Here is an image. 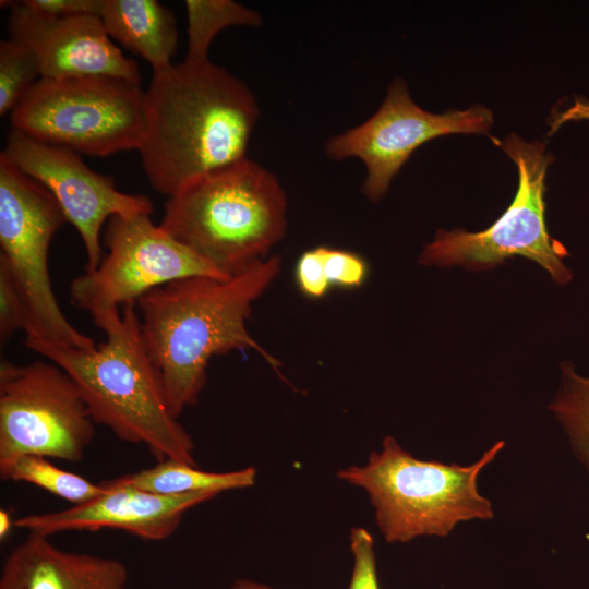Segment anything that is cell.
<instances>
[{
    "mask_svg": "<svg viewBox=\"0 0 589 589\" xmlns=\"http://www.w3.org/2000/svg\"><path fill=\"white\" fill-rule=\"evenodd\" d=\"M149 215L111 216L104 231L108 253L95 269L72 280V304L88 312L93 321L175 280L229 278L155 225Z\"/></svg>",
    "mask_w": 589,
    "mask_h": 589,
    "instance_id": "cell-10",
    "label": "cell"
},
{
    "mask_svg": "<svg viewBox=\"0 0 589 589\" xmlns=\"http://www.w3.org/2000/svg\"><path fill=\"white\" fill-rule=\"evenodd\" d=\"M2 480L27 482L70 502L73 505L86 503L106 489L86 478L55 466L49 458L23 455L0 466Z\"/></svg>",
    "mask_w": 589,
    "mask_h": 589,
    "instance_id": "cell-19",
    "label": "cell"
},
{
    "mask_svg": "<svg viewBox=\"0 0 589 589\" xmlns=\"http://www.w3.org/2000/svg\"><path fill=\"white\" fill-rule=\"evenodd\" d=\"M259 118L249 86L209 60L153 70L137 149L148 182L171 196L247 158Z\"/></svg>",
    "mask_w": 589,
    "mask_h": 589,
    "instance_id": "cell-1",
    "label": "cell"
},
{
    "mask_svg": "<svg viewBox=\"0 0 589 589\" xmlns=\"http://www.w3.org/2000/svg\"><path fill=\"white\" fill-rule=\"evenodd\" d=\"M40 77L34 55L9 38L0 41V115L12 111Z\"/></svg>",
    "mask_w": 589,
    "mask_h": 589,
    "instance_id": "cell-21",
    "label": "cell"
},
{
    "mask_svg": "<svg viewBox=\"0 0 589 589\" xmlns=\"http://www.w3.org/2000/svg\"><path fill=\"white\" fill-rule=\"evenodd\" d=\"M516 164L518 188L507 209L488 229L479 232L440 230L428 243L419 263L471 268H490L514 255L540 264L551 277L564 285L570 271L564 265V245L552 238L545 224V175L552 156L538 141L526 142L516 134L493 140Z\"/></svg>",
    "mask_w": 589,
    "mask_h": 589,
    "instance_id": "cell-7",
    "label": "cell"
},
{
    "mask_svg": "<svg viewBox=\"0 0 589 589\" xmlns=\"http://www.w3.org/2000/svg\"><path fill=\"white\" fill-rule=\"evenodd\" d=\"M67 218L51 193L0 154V256L10 266L31 311L26 338L92 349L96 344L65 317L52 290L48 253Z\"/></svg>",
    "mask_w": 589,
    "mask_h": 589,
    "instance_id": "cell-8",
    "label": "cell"
},
{
    "mask_svg": "<svg viewBox=\"0 0 589 589\" xmlns=\"http://www.w3.org/2000/svg\"><path fill=\"white\" fill-rule=\"evenodd\" d=\"M11 124L34 140L89 156L139 149L145 91L107 75L39 77L11 111Z\"/></svg>",
    "mask_w": 589,
    "mask_h": 589,
    "instance_id": "cell-6",
    "label": "cell"
},
{
    "mask_svg": "<svg viewBox=\"0 0 589 589\" xmlns=\"http://www.w3.org/2000/svg\"><path fill=\"white\" fill-rule=\"evenodd\" d=\"M493 121V112L481 105L444 113L425 111L412 100L407 84L396 79L374 115L332 136L324 149L334 160L360 159L366 169L362 192L370 201L377 202L422 144L454 133L488 134Z\"/></svg>",
    "mask_w": 589,
    "mask_h": 589,
    "instance_id": "cell-11",
    "label": "cell"
},
{
    "mask_svg": "<svg viewBox=\"0 0 589 589\" xmlns=\"http://www.w3.org/2000/svg\"><path fill=\"white\" fill-rule=\"evenodd\" d=\"M159 226L226 277L266 259L287 231L278 179L248 157L168 196Z\"/></svg>",
    "mask_w": 589,
    "mask_h": 589,
    "instance_id": "cell-4",
    "label": "cell"
},
{
    "mask_svg": "<svg viewBox=\"0 0 589 589\" xmlns=\"http://www.w3.org/2000/svg\"><path fill=\"white\" fill-rule=\"evenodd\" d=\"M0 589H132L127 565L118 558L70 552L48 536L28 532L7 555Z\"/></svg>",
    "mask_w": 589,
    "mask_h": 589,
    "instance_id": "cell-15",
    "label": "cell"
},
{
    "mask_svg": "<svg viewBox=\"0 0 589 589\" xmlns=\"http://www.w3.org/2000/svg\"><path fill=\"white\" fill-rule=\"evenodd\" d=\"M294 280L300 292L310 299H321L332 288L323 264L320 247L304 251L294 267Z\"/></svg>",
    "mask_w": 589,
    "mask_h": 589,
    "instance_id": "cell-25",
    "label": "cell"
},
{
    "mask_svg": "<svg viewBox=\"0 0 589 589\" xmlns=\"http://www.w3.org/2000/svg\"><path fill=\"white\" fill-rule=\"evenodd\" d=\"M32 324L27 300L7 261L0 256V342L3 347L13 334L29 332Z\"/></svg>",
    "mask_w": 589,
    "mask_h": 589,
    "instance_id": "cell-22",
    "label": "cell"
},
{
    "mask_svg": "<svg viewBox=\"0 0 589 589\" xmlns=\"http://www.w3.org/2000/svg\"><path fill=\"white\" fill-rule=\"evenodd\" d=\"M353 569L348 589H380L376 576L374 540L364 528H354L350 533Z\"/></svg>",
    "mask_w": 589,
    "mask_h": 589,
    "instance_id": "cell-24",
    "label": "cell"
},
{
    "mask_svg": "<svg viewBox=\"0 0 589 589\" xmlns=\"http://www.w3.org/2000/svg\"><path fill=\"white\" fill-rule=\"evenodd\" d=\"M256 471L252 467L228 472H208L175 459H164L140 471L118 477L125 484L156 494L177 495L192 492L250 488Z\"/></svg>",
    "mask_w": 589,
    "mask_h": 589,
    "instance_id": "cell-17",
    "label": "cell"
},
{
    "mask_svg": "<svg viewBox=\"0 0 589 589\" xmlns=\"http://www.w3.org/2000/svg\"><path fill=\"white\" fill-rule=\"evenodd\" d=\"M327 279L332 287L356 289L369 276V265L359 254L336 248L320 245Z\"/></svg>",
    "mask_w": 589,
    "mask_h": 589,
    "instance_id": "cell-23",
    "label": "cell"
},
{
    "mask_svg": "<svg viewBox=\"0 0 589 589\" xmlns=\"http://www.w3.org/2000/svg\"><path fill=\"white\" fill-rule=\"evenodd\" d=\"M188 49L187 61H206L214 38L230 26L262 24L261 15L232 0H187Z\"/></svg>",
    "mask_w": 589,
    "mask_h": 589,
    "instance_id": "cell-18",
    "label": "cell"
},
{
    "mask_svg": "<svg viewBox=\"0 0 589 589\" xmlns=\"http://www.w3.org/2000/svg\"><path fill=\"white\" fill-rule=\"evenodd\" d=\"M1 153L55 197L84 244L85 271L95 269L105 255L100 232L111 216L153 212V203L146 195L119 191L111 177L91 169L80 154L71 149L11 129Z\"/></svg>",
    "mask_w": 589,
    "mask_h": 589,
    "instance_id": "cell-12",
    "label": "cell"
},
{
    "mask_svg": "<svg viewBox=\"0 0 589 589\" xmlns=\"http://www.w3.org/2000/svg\"><path fill=\"white\" fill-rule=\"evenodd\" d=\"M100 483L106 491L86 503L58 512L28 514L15 519L14 526L48 537L65 531L109 528L145 541H163L175 533L187 510L219 494L215 491L156 494L122 483L117 478Z\"/></svg>",
    "mask_w": 589,
    "mask_h": 589,
    "instance_id": "cell-14",
    "label": "cell"
},
{
    "mask_svg": "<svg viewBox=\"0 0 589 589\" xmlns=\"http://www.w3.org/2000/svg\"><path fill=\"white\" fill-rule=\"evenodd\" d=\"M32 10L48 16H100L105 0H23Z\"/></svg>",
    "mask_w": 589,
    "mask_h": 589,
    "instance_id": "cell-26",
    "label": "cell"
},
{
    "mask_svg": "<svg viewBox=\"0 0 589 589\" xmlns=\"http://www.w3.org/2000/svg\"><path fill=\"white\" fill-rule=\"evenodd\" d=\"M504 445L496 442L480 459L461 466L418 459L386 436L364 466L341 469L337 477L368 493L387 542L445 537L461 521L494 516L491 502L478 490V478Z\"/></svg>",
    "mask_w": 589,
    "mask_h": 589,
    "instance_id": "cell-5",
    "label": "cell"
},
{
    "mask_svg": "<svg viewBox=\"0 0 589 589\" xmlns=\"http://www.w3.org/2000/svg\"><path fill=\"white\" fill-rule=\"evenodd\" d=\"M280 267V257L269 255L229 278L188 277L137 300L142 338L176 418L197 402L215 356L253 350L278 371L281 362L252 337L247 321Z\"/></svg>",
    "mask_w": 589,
    "mask_h": 589,
    "instance_id": "cell-2",
    "label": "cell"
},
{
    "mask_svg": "<svg viewBox=\"0 0 589 589\" xmlns=\"http://www.w3.org/2000/svg\"><path fill=\"white\" fill-rule=\"evenodd\" d=\"M95 422L70 377L53 362L0 363V466L23 455L79 462Z\"/></svg>",
    "mask_w": 589,
    "mask_h": 589,
    "instance_id": "cell-9",
    "label": "cell"
},
{
    "mask_svg": "<svg viewBox=\"0 0 589 589\" xmlns=\"http://www.w3.org/2000/svg\"><path fill=\"white\" fill-rule=\"evenodd\" d=\"M94 323L106 341L81 349L25 338V345L67 372L95 424L119 440L142 444L157 459L197 466L194 443L168 406L164 386L145 348L136 303Z\"/></svg>",
    "mask_w": 589,
    "mask_h": 589,
    "instance_id": "cell-3",
    "label": "cell"
},
{
    "mask_svg": "<svg viewBox=\"0 0 589 589\" xmlns=\"http://www.w3.org/2000/svg\"><path fill=\"white\" fill-rule=\"evenodd\" d=\"M100 19L110 36L152 70L171 64L178 29L171 10L156 0H105Z\"/></svg>",
    "mask_w": 589,
    "mask_h": 589,
    "instance_id": "cell-16",
    "label": "cell"
},
{
    "mask_svg": "<svg viewBox=\"0 0 589 589\" xmlns=\"http://www.w3.org/2000/svg\"><path fill=\"white\" fill-rule=\"evenodd\" d=\"M230 589H273L266 585L250 580V579H238L236 580Z\"/></svg>",
    "mask_w": 589,
    "mask_h": 589,
    "instance_id": "cell-28",
    "label": "cell"
},
{
    "mask_svg": "<svg viewBox=\"0 0 589 589\" xmlns=\"http://www.w3.org/2000/svg\"><path fill=\"white\" fill-rule=\"evenodd\" d=\"M14 525L10 514L7 510L0 512V538L1 540L5 539L10 532L11 527Z\"/></svg>",
    "mask_w": 589,
    "mask_h": 589,
    "instance_id": "cell-29",
    "label": "cell"
},
{
    "mask_svg": "<svg viewBox=\"0 0 589 589\" xmlns=\"http://www.w3.org/2000/svg\"><path fill=\"white\" fill-rule=\"evenodd\" d=\"M579 120H589V101L584 99H576L574 105L568 107L566 110L556 112L552 116L550 120V132L553 134L557 131L565 122L568 121H579Z\"/></svg>",
    "mask_w": 589,
    "mask_h": 589,
    "instance_id": "cell-27",
    "label": "cell"
},
{
    "mask_svg": "<svg viewBox=\"0 0 589 589\" xmlns=\"http://www.w3.org/2000/svg\"><path fill=\"white\" fill-rule=\"evenodd\" d=\"M9 38L35 57L40 77L107 75L141 83L137 63L112 43L97 15L53 17L11 2Z\"/></svg>",
    "mask_w": 589,
    "mask_h": 589,
    "instance_id": "cell-13",
    "label": "cell"
},
{
    "mask_svg": "<svg viewBox=\"0 0 589 589\" xmlns=\"http://www.w3.org/2000/svg\"><path fill=\"white\" fill-rule=\"evenodd\" d=\"M551 411L565 431L572 450L589 472V376L562 365V383Z\"/></svg>",
    "mask_w": 589,
    "mask_h": 589,
    "instance_id": "cell-20",
    "label": "cell"
}]
</instances>
